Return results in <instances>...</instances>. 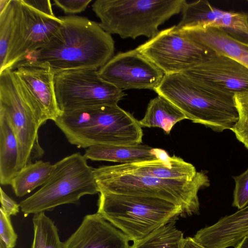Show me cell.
<instances>
[{"mask_svg":"<svg viewBox=\"0 0 248 248\" xmlns=\"http://www.w3.org/2000/svg\"><path fill=\"white\" fill-rule=\"evenodd\" d=\"M0 248H6L4 244L0 240Z\"/></svg>","mask_w":248,"mask_h":248,"instance_id":"obj_36","label":"cell"},{"mask_svg":"<svg viewBox=\"0 0 248 248\" xmlns=\"http://www.w3.org/2000/svg\"><path fill=\"white\" fill-rule=\"evenodd\" d=\"M54 122L68 141L78 148L97 144L131 145L142 141L139 121L118 104L62 111Z\"/></svg>","mask_w":248,"mask_h":248,"instance_id":"obj_2","label":"cell"},{"mask_svg":"<svg viewBox=\"0 0 248 248\" xmlns=\"http://www.w3.org/2000/svg\"><path fill=\"white\" fill-rule=\"evenodd\" d=\"M175 222L168 223L146 237L134 241L130 248H183V233L176 228Z\"/></svg>","mask_w":248,"mask_h":248,"instance_id":"obj_24","label":"cell"},{"mask_svg":"<svg viewBox=\"0 0 248 248\" xmlns=\"http://www.w3.org/2000/svg\"><path fill=\"white\" fill-rule=\"evenodd\" d=\"M193 123L217 132L231 130L238 119L234 96L202 86L182 73L164 75L155 90Z\"/></svg>","mask_w":248,"mask_h":248,"instance_id":"obj_4","label":"cell"},{"mask_svg":"<svg viewBox=\"0 0 248 248\" xmlns=\"http://www.w3.org/2000/svg\"><path fill=\"white\" fill-rule=\"evenodd\" d=\"M235 182L232 205L241 209L248 204V168L240 175L232 176Z\"/></svg>","mask_w":248,"mask_h":248,"instance_id":"obj_28","label":"cell"},{"mask_svg":"<svg viewBox=\"0 0 248 248\" xmlns=\"http://www.w3.org/2000/svg\"><path fill=\"white\" fill-rule=\"evenodd\" d=\"M53 1L64 13L75 14L84 11L92 0H54Z\"/></svg>","mask_w":248,"mask_h":248,"instance_id":"obj_30","label":"cell"},{"mask_svg":"<svg viewBox=\"0 0 248 248\" xmlns=\"http://www.w3.org/2000/svg\"><path fill=\"white\" fill-rule=\"evenodd\" d=\"M234 101L238 119L231 130L248 149V91L235 94Z\"/></svg>","mask_w":248,"mask_h":248,"instance_id":"obj_26","label":"cell"},{"mask_svg":"<svg viewBox=\"0 0 248 248\" xmlns=\"http://www.w3.org/2000/svg\"><path fill=\"white\" fill-rule=\"evenodd\" d=\"M87 159L128 164L158 159L156 148L142 143L131 145L97 144L85 150Z\"/></svg>","mask_w":248,"mask_h":248,"instance_id":"obj_20","label":"cell"},{"mask_svg":"<svg viewBox=\"0 0 248 248\" xmlns=\"http://www.w3.org/2000/svg\"><path fill=\"white\" fill-rule=\"evenodd\" d=\"M117 171L161 179L191 180L196 176L195 167L173 155L170 162L155 159L110 166Z\"/></svg>","mask_w":248,"mask_h":248,"instance_id":"obj_19","label":"cell"},{"mask_svg":"<svg viewBox=\"0 0 248 248\" xmlns=\"http://www.w3.org/2000/svg\"><path fill=\"white\" fill-rule=\"evenodd\" d=\"M0 238L6 248H14L17 235L12 226L10 216L0 208Z\"/></svg>","mask_w":248,"mask_h":248,"instance_id":"obj_29","label":"cell"},{"mask_svg":"<svg viewBox=\"0 0 248 248\" xmlns=\"http://www.w3.org/2000/svg\"><path fill=\"white\" fill-rule=\"evenodd\" d=\"M29 6L50 16H56L53 12L51 1L49 0H23Z\"/></svg>","mask_w":248,"mask_h":248,"instance_id":"obj_32","label":"cell"},{"mask_svg":"<svg viewBox=\"0 0 248 248\" xmlns=\"http://www.w3.org/2000/svg\"><path fill=\"white\" fill-rule=\"evenodd\" d=\"M17 86L34 112L39 124L55 122L62 111L57 101L55 73L47 65L21 62L13 69Z\"/></svg>","mask_w":248,"mask_h":248,"instance_id":"obj_12","label":"cell"},{"mask_svg":"<svg viewBox=\"0 0 248 248\" xmlns=\"http://www.w3.org/2000/svg\"><path fill=\"white\" fill-rule=\"evenodd\" d=\"M235 248H248V235L242 240Z\"/></svg>","mask_w":248,"mask_h":248,"instance_id":"obj_34","label":"cell"},{"mask_svg":"<svg viewBox=\"0 0 248 248\" xmlns=\"http://www.w3.org/2000/svg\"><path fill=\"white\" fill-rule=\"evenodd\" d=\"M98 213L87 215L63 248H129L128 239Z\"/></svg>","mask_w":248,"mask_h":248,"instance_id":"obj_16","label":"cell"},{"mask_svg":"<svg viewBox=\"0 0 248 248\" xmlns=\"http://www.w3.org/2000/svg\"><path fill=\"white\" fill-rule=\"evenodd\" d=\"M55 92L61 111L104 105H117L126 94L103 79L98 70L86 69L55 73Z\"/></svg>","mask_w":248,"mask_h":248,"instance_id":"obj_9","label":"cell"},{"mask_svg":"<svg viewBox=\"0 0 248 248\" xmlns=\"http://www.w3.org/2000/svg\"><path fill=\"white\" fill-rule=\"evenodd\" d=\"M178 29L200 27L220 29L232 38L248 45V13L223 11L206 0L184 3Z\"/></svg>","mask_w":248,"mask_h":248,"instance_id":"obj_15","label":"cell"},{"mask_svg":"<svg viewBox=\"0 0 248 248\" xmlns=\"http://www.w3.org/2000/svg\"><path fill=\"white\" fill-rule=\"evenodd\" d=\"M59 17L62 24L49 41L21 62L47 65L55 74L98 70L113 56L114 42L99 23L78 16Z\"/></svg>","mask_w":248,"mask_h":248,"instance_id":"obj_1","label":"cell"},{"mask_svg":"<svg viewBox=\"0 0 248 248\" xmlns=\"http://www.w3.org/2000/svg\"><path fill=\"white\" fill-rule=\"evenodd\" d=\"M206 88L234 96L248 91V68L213 52L202 63L181 73Z\"/></svg>","mask_w":248,"mask_h":248,"instance_id":"obj_14","label":"cell"},{"mask_svg":"<svg viewBox=\"0 0 248 248\" xmlns=\"http://www.w3.org/2000/svg\"><path fill=\"white\" fill-rule=\"evenodd\" d=\"M62 23L59 17L44 14L23 0H14L11 37L6 59L0 72L13 70L28 55L43 47Z\"/></svg>","mask_w":248,"mask_h":248,"instance_id":"obj_10","label":"cell"},{"mask_svg":"<svg viewBox=\"0 0 248 248\" xmlns=\"http://www.w3.org/2000/svg\"><path fill=\"white\" fill-rule=\"evenodd\" d=\"M0 200L1 205L0 208L9 216L16 215L19 211V204L17 203L9 197L1 187H0Z\"/></svg>","mask_w":248,"mask_h":248,"instance_id":"obj_31","label":"cell"},{"mask_svg":"<svg viewBox=\"0 0 248 248\" xmlns=\"http://www.w3.org/2000/svg\"><path fill=\"white\" fill-rule=\"evenodd\" d=\"M53 164L42 160L36 161L25 166L16 173L11 186L15 194L22 197L39 186L44 185L49 178Z\"/></svg>","mask_w":248,"mask_h":248,"instance_id":"obj_23","label":"cell"},{"mask_svg":"<svg viewBox=\"0 0 248 248\" xmlns=\"http://www.w3.org/2000/svg\"><path fill=\"white\" fill-rule=\"evenodd\" d=\"M97 213L133 242L183 216L179 206L163 199L105 193H99Z\"/></svg>","mask_w":248,"mask_h":248,"instance_id":"obj_6","label":"cell"},{"mask_svg":"<svg viewBox=\"0 0 248 248\" xmlns=\"http://www.w3.org/2000/svg\"><path fill=\"white\" fill-rule=\"evenodd\" d=\"M10 0H0V12H1L6 7Z\"/></svg>","mask_w":248,"mask_h":248,"instance_id":"obj_35","label":"cell"},{"mask_svg":"<svg viewBox=\"0 0 248 248\" xmlns=\"http://www.w3.org/2000/svg\"><path fill=\"white\" fill-rule=\"evenodd\" d=\"M185 0H96L92 4L99 23L108 33L122 38L150 39L158 27L182 11Z\"/></svg>","mask_w":248,"mask_h":248,"instance_id":"obj_5","label":"cell"},{"mask_svg":"<svg viewBox=\"0 0 248 248\" xmlns=\"http://www.w3.org/2000/svg\"><path fill=\"white\" fill-rule=\"evenodd\" d=\"M99 193L93 168L80 153L67 156L53 164L52 172L42 186L19 203L25 217L51 211L65 204H78L86 195Z\"/></svg>","mask_w":248,"mask_h":248,"instance_id":"obj_7","label":"cell"},{"mask_svg":"<svg viewBox=\"0 0 248 248\" xmlns=\"http://www.w3.org/2000/svg\"><path fill=\"white\" fill-rule=\"evenodd\" d=\"M0 115L8 121L17 141L18 172L32 159L41 157L44 151L38 141L39 121L20 91L11 69L0 72Z\"/></svg>","mask_w":248,"mask_h":248,"instance_id":"obj_8","label":"cell"},{"mask_svg":"<svg viewBox=\"0 0 248 248\" xmlns=\"http://www.w3.org/2000/svg\"><path fill=\"white\" fill-rule=\"evenodd\" d=\"M14 15V0H10L0 12V69L4 66L12 34Z\"/></svg>","mask_w":248,"mask_h":248,"instance_id":"obj_27","label":"cell"},{"mask_svg":"<svg viewBox=\"0 0 248 248\" xmlns=\"http://www.w3.org/2000/svg\"><path fill=\"white\" fill-rule=\"evenodd\" d=\"M184 119H186V116L178 108L158 95L150 101L139 123L141 127H159L169 134L176 123Z\"/></svg>","mask_w":248,"mask_h":248,"instance_id":"obj_22","label":"cell"},{"mask_svg":"<svg viewBox=\"0 0 248 248\" xmlns=\"http://www.w3.org/2000/svg\"><path fill=\"white\" fill-rule=\"evenodd\" d=\"M183 248H205L198 243L193 237H187L184 239Z\"/></svg>","mask_w":248,"mask_h":248,"instance_id":"obj_33","label":"cell"},{"mask_svg":"<svg viewBox=\"0 0 248 248\" xmlns=\"http://www.w3.org/2000/svg\"><path fill=\"white\" fill-rule=\"evenodd\" d=\"M105 80L121 90L157 88L163 71L136 48L113 56L98 70Z\"/></svg>","mask_w":248,"mask_h":248,"instance_id":"obj_13","label":"cell"},{"mask_svg":"<svg viewBox=\"0 0 248 248\" xmlns=\"http://www.w3.org/2000/svg\"><path fill=\"white\" fill-rule=\"evenodd\" d=\"M18 158L17 141L6 118L0 115V183L11 185L17 173Z\"/></svg>","mask_w":248,"mask_h":248,"instance_id":"obj_21","label":"cell"},{"mask_svg":"<svg viewBox=\"0 0 248 248\" xmlns=\"http://www.w3.org/2000/svg\"><path fill=\"white\" fill-rule=\"evenodd\" d=\"M136 49L161 70L164 75L181 73L206 60L213 51L175 29L159 31Z\"/></svg>","mask_w":248,"mask_h":248,"instance_id":"obj_11","label":"cell"},{"mask_svg":"<svg viewBox=\"0 0 248 248\" xmlns=\"http://www.w3.org/2000/svg\"><path fill=\"white\" fill-rule=\"evenodd\" d=\"M99 193L154 197L179 206L183 216L199 213L198 192L210 186L205 172L198 171L191 180L161 179L122 172L110 166L93 169Z\"/></svg>","mask_w":248,"mask_h":248,"instance_id":"obj_3","label":"cell"},{"mask_svg":"<svg viewBox=\"0 0 248 248\" xmlns=\"http://www.w3.org/2000/svg\"><path fill=\"white\" fill-rule=\"evenodd\" d=\"M32 222L34 236L31 248H63L54 222L45 212L34 214Z\"/></svg>","mask_w":248,"mask_h":248,"instance_id":"obj_25","label":"cell"},{"mask_svg":"<svg viewBox=\"0 0 248 248\" xmlns=\"http://www.w3.org/2000/svg\"><path fill=\"white\" fill-rule=\"evenodd\" d=\"M248 235V205L198 231L193 238L205 248H235Z\"/></svg>","mask_w":248,"mask_h":248,"instance_id":"obj_17","label":"cell"},{"mask_svg":"<svg viewBox=\"0 0 248 248\" xmlns=\"http://www.w3.org/2000/svg\"><path fill=\"white\" fill-rule=\"evenodd\" d=\"M176 30L205 48L233 59L248 68V45L232 38L222 30L200 27Z\"/></svg>","mask_w":248,"mask_h":248,"instance_id":"obj_18","label":"cell"}]
</instances>
